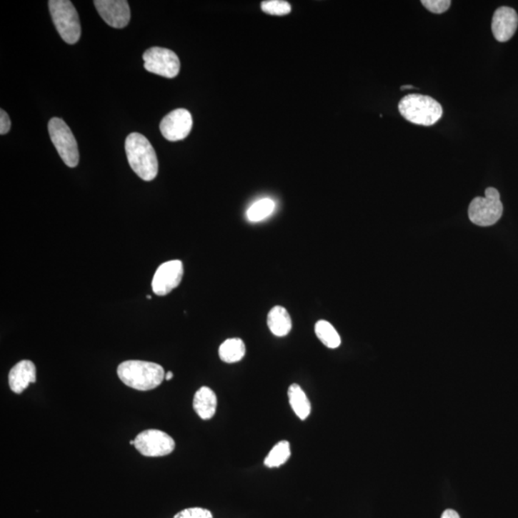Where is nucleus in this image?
<instances>
[{"label": "nucleus", "instance_id": "f257e3e1", "mask_svg": "<svg viewBox=\"0 0 518 518\" xmlns=\"http://www.w3.org/2000/svg\"><path fill=\"white\" fill-rule=\"evenodd\" d=\"M125 151L129 164L139 178L150 181L156 177L158 156L147 137L139 133L129 134L125 141Z\"/></svg>", "mask_w": 518, "mask_h": 518}, {"label": "nucleus", "instance_id": "f03ea898", "mask_svg": "<svg viewBox=\"0 0 518 518\" xmlns=\"http://www.w3.org/2000/svg\"><path fill=\"white\" fill-rule=\"evenodd\" d=\"M165 374L161 365L147 361H125L117 368L119 379L137 391H150L159 387L165 379Z\"/></svg>", "mask_w": 518, "mask_h": 518}, {"label": "nucleus", "instance_id": "7ed1b4c3", "mask_svg": "<svg viewBox=\"0 0 518 518\" xmlns=\"http://www.w3.org/2000/svg\"><path fill=\"white\" fill-rule=\"evenodd\" d=\"M399 110L406 120L414 124L432 126L442 116L441 104L432 97L422 94H409L399 104Z\"/></svg>", "mask_w": 518, "mask_h": 518}, {"label": "nucleus", "instance_id": "20e7f679", "mask_svg": "<svg viewBox=\"0 0 518 518\" xmlns=\"http://www.w3.org/2000/svg\"><path fill=\"white\" fill-rule=\"evenodd\" d=\"M49 7L53 24L61 39L66 44H76L81 37V24L72 2L69 0H50Z\"/></svg>", "mask_w": 518, "mask_h": 518}, {"label": "nucleus", "instance_id": "39448f33", "mask_svg": "<svg viewBox=\"0 0 518 518\" xmlns=\"http://www.w3.org/2000/svg\"><path fill=\"white\" fill-rule=\"evenodd\" d=\"M503 214L500 193L494 187L486 189L485 197L473 199L469 207V217L475 225L489 226L497 224Z\"/></svg>", "mask_w": 518, "mask_h": 518}, {"label": "nucleus", "instance_id": "423d86ee", "mask_svg": "<svg viewBox=\"0 0 518 518\" xmlns=\"http://www.w3.org/2000/svg\"><path fill=\"white\" fill-rule=\"evenodd\" d=\"M49 131L52 144L67 166L76 167L79 164V150L76 139L63 119L53 117L49 122Z\"/></svg>", "mask_w": 518, "mask_h": 518}, {"label": "nucleus", "instance_id": "0eeeda50", "mask_svg": "<svg viewBox=\"0 0 518 518\" xmlns=\"http://www.w3.org/2000/svg\"><path fill=\"white\" fill-rule=\"evenodd\" d=\"M134 447L145 457H164L174 452L175 441L164 431L148 429L136 437Z\"/></svg>", "mask_w": 518, "mask_h": 518}, {"label": "nucleus", "instance_id": "6e6552de", "mask_svg": "<svg viewBox=\"0 0 518 518\" xmlns=\"http://www.w3.org/2000/svg\"><path fill=\"white\" fill-rule=\"evenodd\" d=\"M144 61L145 69L159 76L174 78L180 72V59L170 49L152 47L144 52Z\"/></svg>", "mask_w": 518, "mask_h": 518}, {"label": "nucleus", "instance_id": "1a4fd4ad", "mask_svg": "<svg viewBox=\"0 0 518 518\" xmlns=\"http://www.w3.org/2000/svg\"><path fill=\"white\" fill-rule=\"evenodd\" d=\"M183 276L184 266L181 260H170L162 263L153 278V292L158 296L168 295L180 285Z\"/></svg>", "mask_w": 518, "mask_h": 518}, {"label": "nucleus", "instance_id": "9d476101", "mask_svg": "<svg viewBox=\"0 0 518 518\" xmlns=\"http://www.w3.org/2000/svg\"><path fill=\"white\" fill-rule=\"evenodd\" d=\"M192 125L191 114L184 109H178L164 117L159 124V130L167 141H179L189 136Z\"/></svg>", "mask_w": 518, "mask_h": 518}, {"label": "nucleus", "instance_id": "9b49d317", "mask_svg": "<svg viewBox=\"0 0 518 518\" xmlns=\"http://www.w3.org/2000/svg\"><path fill=\"white\" fill-rule=\"evenodd\" d=\"M94 4L101 18L110 26L120 29L130 22V6L126 0H95Z\"/></svg>", "mask_w": 518, "mask_h": 518}, {"label": "nucleus", "instance_id": "f8f14e48", "mask_svg": "<svg viewBox=\"0 0 518 518\" xmlns=\"http://www.w3.org/2000/svg\"><path fill=\"white\" fill-rule=\"evenodd\" d=\"M518 26V16L512 8L500 7L492 18V30L494 38L500 43L511 40Z\"/></svg>", "mask_w": 518, "mask_h": 518}, {"label": "nucleus", "instance_id": "ddd939ff", "mask_svg": "<svg viewBox=\"0 0 518 518\" xmlns=\"http://www.w3.org/2000/svg\"><path fill=\"white\" fill-rule=\"evenodd\" d=\"M36 366L30 360H22L16 364L9 372V386L15 394H21L31 383L36 382Z\"/></svg>", "mask_w": 518, "mask_h": 518}, {"label": "nucleus", "instance_id": "4468645a", "mask_svg": "<svg viewBox=\"0 0 518 518\" xmlns=\"http://www.w3.org/2000/svg\"><path fill=\"white\" fill-rule=\"evenodd\" d=\"M193 408L204 421L214 418L217 408L216 394L209 387L199 389L193 399Z\"/></svg>", "mask_w": 518, "mask_h": 518}, {"label": "nucleus", "instance_id": "2eb2a0df", "mask_svg": "<svg viewBox=\"0 0 518 518\" xmlns=\"http://www.w3.org/2000/svg\"><path fill=\"white\" fill-rule=\"evenodd\" d=\"M267 324L271 332L278 337H284L289 334L292 329V320L289 313L284 307L279 305L272 308L269 312Z\"/></svg>", "mask_w": 518, "mask_h": 518}, {"label": "nucleus", "instance_id": "dca6fc26", "mask_svg": "<svg viewBox=\"0 0 518 518\" xmlns=\"http://www.w3.org/2000/svg\"><path fill=\"white\" fill-rule=\"evenodd\" d=\"M288 397L293 411L295 412L299 419L304 421L309 417L311 412V404L309 399L305 394L301 386L298 384H292L288 389Z\"/></svg>", "mask_w": 518, "mask_h": 518}, {"label": "nucleus", "instance_id": "f3484780", "mask_svg": "<svg viewBox=\"0 0 518 518\" xmlns=\"http://www.w3.org/2000/svg\"><path fill=\"white\" fill-rule=\"evenodd\" d=\"M245 354L244 342L239 338L228 339L219 348L220 359L229 364L239 362L244 358Z\"/></svg>", "mask_w": 518, "mask_h": 518}, {"label": "nucleus", "instance_id": "a211bd4d", "mask_svg": "<svg viewBox=\"0 0 518 518\" xmlns=\"http://www.w3.org/2000/svg\"><path fill=\"white\" fill-rule=\"evenodd\" d=\"M315 333L319 340L329 349H337L341 344L340 335L327 321L321 320L315 324Z\"/></svg>", "mask_w": 518, "mask_h": 518}, {"label": "nucleus", "instance_id": "6ab92c4d", "mask_svg": "<svg viewBox=\"0 0 518 518\" xmlns=\"http://www.w3.org/2000/svg\"><path fill=\"white\" fill-rule=\"evenodd\" d=\"M290 456L289 442L282 441L272 448L267 457L265 458L264 464L266 467H270V469L279 467L287 463L289 460Z\"/></svg>", "mask_w": 518, "mask_h": 518}, {"label": "nucleus", "instance_id": "aec40b11", "mask_svg": "<svg viewBox=\"0 0 518 518\" xmlns=\"http://www.w3.org/2000/svg\"><path fill=\"white\" fill-rule=\"evenodd\" d=\"M276 204L271 199H262V200L256 201L251 204L250 209L247 211L248 219L251 222H259L270 216L274 211Z\"/></svg>", "mask_w": 518, "mask_h": 518}, {"label": "nucleus", "instance_id": "412c9836", "mask_svg": "<svg viewBox=\"0 0 518 518\" xmlns=\"http://www.w3.org/2000/svg\"><path fill=\"white\" fill-rule=\"evenodd\" d=\"M262 9L269 15L285 16L291 12V5L284 0H267L262 2Z\"/></svg>", "mask_w": 518, "mask_h": 518}, {"label": "nucleus", "instance_id": "4be33fe9", "mask_svg": "<svg viewBox=\"0 0 518 518\" xmlns=\"http://www.w3.org/2000/svg\"><path fill=\"white\" fill-rule=\"evenodd\" d=\"M422 4L434 14H442L449 9L450 0H422Z\"/></svg>", "mask_w": 518, "mask_h": 518}, {"label": "nucleus", "instance_id": "5701e85b", "mask_svg": "<svg viewBox=\"0 0 518 518\" xmlns=\"http://www.w3.org/2000/svg\"><path fill=\"white\" fill-rule=\"evenodd\" d=\"M173 518H214V515L206 509L189 508L178 512Z\"/></svg>", "mask_w": 518, "mask_h": 518}, {"label": "nucleus", "instance_id": "b1692460", "mask_svg": "<svg viewBox=\"0 0 518 518\" xmlns=\"http://www.w3.org/2000/svg\"><path fill=\"white\" fill-rule=\"evenodd\" d=\"M11 129V120L6 111H0V134H6Z\"/></svg>", "mask_w": 518, "mask_h": 518}, {"label": "nucleus", "instance_id": "393cba45", "mask_svg": "<svg viewBox=\"0 0 518 518\" xmlns=\"http://www.w3.org/2000/svg\"><path fill=\"white\" fill-rule=\"evenodd\" d=\"M442 518H460V515L454 509H447L442 514Z\"/></svg>", "mask_w": 518, "mask_h": 518}, {"label": "nucleus", "instance_id": "a878e982", "mask_svg": "<svg viewBox=\"0 0 518 518\" xmlns=\"http://www.w3.org/2000/svg\"><path fill=\"white\" fill-rule=\"evenodd\" d=\"M173 377H174V374H173L172 372H168L166 374H165V379L167 380V382H169V380L172 379Z\"/></svg>", "mask_w": 518, "mask_h": 518}, {"label": "nucleus", "instance_id": "bb28decb", "mask_svg": "<svg viewBox=\"0 0 518 518\" xmlns=\"http://www.w3.org/2000/svg\"><path fill=\"white\" fill-rule=\"evenodd\" d=\"M400 89H402V91H404V89H414V86H408V85H406V86H402V88H400Z\"/></svg>", "mask_w": 518, "mask_h": 518}, {"label": "nucleus", "instance_id": "cd10ccee", "mask_svg": "<svg viewBox=\"0 0 518 518\" xmlns=\"http://www.w3.org/2000/svg\"><path fill=\"white\" fill-rule=\"evenodd\" d=\"M147 299H152V297H151L150 295H148V296H147Z\"/></svg>", "mask_w": 518, "mask_h": 518}]
</instances>
